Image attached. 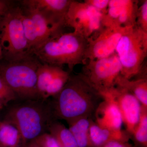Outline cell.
I'll list each match as a JSON object with an SVG mask.
<instances>
[{
  "label": "cell",
  "mask_w": 147,
  "mask_h": 147,
  "mask_svg": "<svg viewBox=\"0 0 147 147\" xmlns=\"http://www.w3.org/2000/svg\"><path fill=\"white\" fill-rule=\"evenodd\" d=\"M16 98L15 93L7 84L0 77V105L4 107L8 102Z\"/></svg>",
  "instance_id": "cell-22"
},
{
  "label": "cell",
  "mask_w": 147,
  "mask_h": 147,
  "mask_svg": "<svg viewBox=\"0 0 147 147\" xmlns=\"http://www.w3.org/2000/svg\"><path fill=\"white\" fill-rule=\"evenodd\" d=\"M2 55L1 50V47H0V59H1Z\"/></svg>",
  "instance_id": "cell-28"
},
{
  "label": "cell",
  "mask_w": 147,
  "mask_h": 147,
  "mask_svg": "<svg viewBox=\"0 0 147 147\" xmlns=\"http://www.w3.org/2000/svg\"><path fill=\"white\" fill-rule=\"evenodd\" d=\"M89 137L92 147H100L111 141L128 142L130 139L127 133L118 134L98 125L92 120L89 130Z\"/></svg>",
  "instance_id": "cell-17"
},
{
  "label": "cell",
  "mask_w": 147,
  "mask_h": 147,
  "mask_svg": "<svg viewBox=\"0 0 147 147\" xmlns=\"http://www.w3.org/2000/svg\"><path fill=\"white\" fill-rule=\"evenodd\" d=\"M56 120L51 101L37 99L25 100L11 106L4 121L17 127L23 140L33 141L47 132Z\"/></svg>",
  "instance_id": "cell-2"
},
{
  "label": "cell",
  "mask_w": 147,
  "mask_h": 147,
  "mask_svg": "<svg viewBox=\"0 0 147 147\" xmlns=\"http://www.w3.org/2000/svg\"><path fill=\"white\" fill-rule=\"evenodd\" d=\"M119 86L131 92L137 98L142 106L147 108V72L142 74L130 79L120 75L116 82Z\"/></svg>",
  "instance_id": "cell-16"
},
{
  "label": "cell",
  "mask_w": 147,
  "mask_h": 147,
  "mask_svg": "<svg viewBox=\"0 0 147 147\" xmlns=\"http://www.w3.org/2000/svg\"><path fill=\"white\" fill-rule=\"evenodd\" d=\"M103 15L85 2L72 1L65 16V26L88 41L104 28Z\"/></svg>",
  "instance_id": "cell-8"
},
{
  "label": "cell",
  "mask_w": 147,
  "mask_h": 147,
  "mask_svg": "<svg viewBox=\"0 0 147 147\" xmlns=\"http://www.w3.org/2000/svg\"><path fill=\"white\" fill-rule=\"evenodd\" d=\"M110 0H85V3L91 6L103 16L106 14Z\"/></svg>",
  "instance_id": "cell-25"
},
{
  "label": "cell",
  "mask_w": 147,
  "mask_h": 147,
  "mask_svg": "<svg viewBox=\"0 0 147 147\" xmlns=\"http://www.w3.org/2000/svg\"><path fill=\"white\" fill-rule=\"evenodd\" d=\"M3 108V107L2 106H1V105H0V110H1V109H2Z\"/></svg>",
  "instance_id": "cell-29"
},
{
  "label": "cell",
  "mask_w": 147,
  "mask_h": 147,
  "mask_svg": "<svg viewBox=\"0 0 147 147\" xmlns=\"http://www.w3.org/2000/svg\"><path fill=\"white\" fill-rule=\"evenodd\" d=\"M48 131L56 139L61 147H79L69 128L57 120L50 125Z\"/></svg>",
  "instance_id": "cell-19"
},
{
  "label": "cell",
  "mask_w": 147,
  "mask_h": 147,
  "mask_svg": "<svg viewBox=\"0 0 147 147\" xmlns=\"http://www.w3.org/2000/svg\"><path fill=\"white\" fill-rule=\"evenodd\" d=\"M139 2L135 0H110L107 13L103 17L104 27L136 26Z\"/></svg>",
  "instance_id": "cell-13"
},
{
  "label": "cell",
  "mask_w": 147,
  "mask_h": 147,
  "mask_svg": "<svg viewBox=\"0 0 147 147\" xmlns=\"http://www.w3.org/2000/svg\"><path fill=\"white\" fill-rule=\"evenodd\" d=\"M22 139L15 125L5 121L0 122V145L2 147H16Z\"/></svg>",
  "instance_id": "cell-20"
},
{
  "label": "cell",
  "mask_w": 147,
  "mask_h": 147,
  "mask_svg": "<svg viewBox=\"0 0 147 147\" xmlns=\"http://www.w3.org/2000/svg\"><path fill=\"white\" fill-rule=\"evenodd\" d=\"M40 62L34 55L19 59H0V77L16 95L24 100L40 99L37 87L38 68Z\"/></svg>",
  "instance_id": "cell-4"
},
{
  "label": "cell",
  "mask_w": 147,
  "mask_h": 147,
  "mask_svg": "<svg viewBox=\"0 0 147 147\" xmlns=\"http://www.w3.org/2000/svg\"><path fill=\"white\" fill-rule=\"evenodd\" d=\"M130 139L136 147H147V108L142 106L140 121Z\"/></svg>",
  "instance_id": "cell-21"
},
{
  "label": "cell",
  "mask_w": 147,
  "mask_h": 147,
  "mask_svg": "<svg viewBox=\"0 0 147 147\" xmlns=\"http://www.w3.org/2000/svg\"><path fill=\"white\" fill-rule=\"evenodd\" d=\"M13 1L6 0H0V13L5 11L9 7Z\"/></svg>",
  "instance_id": "cell-27"
},
{
  "label": "cell",
  "mask_w": 147,
  "mask_h": 147,
  "mask_svg": "<svg viewBox=\"0 0 147 147\" xmlns=\"http://www.w3.org/2000/svg\"><path fill=\"white\" fill-rule=\"evenodd\" d=\"M88 40L74 31L61 33L46 40L33 52L42 63L62 67L67 65L70 71L77 65L85 64Z\"/></svg>",
  "instance_id": "cell-3"
},
{
  "label": "cell",
  "mask_w": 147,
  "mask_h": 147,
  "mask_svg": "<svg viewBox=\"0 0 147 147\" xmlns=\"http://www.w3.org/2000/svg\"><path fill=\"white\" fill-rule=\"evenodd\" d=\"M121 66L115 53L107 57L89 60L83 66L81 74L102 96L115 86L121 75Z\"/></svg>",
  "instance_id": "cell-7"
},
{
  "label": "cell",
  "mask_w": 147,
  "mask_h": 147,
  "mask_svg": "<svg viewBox=\"0 0 147 147\" xmlns=\"http://www.w3.org/2000/svg\"><path fill=\"white\" fill-rule=\"evenodd\" d=\"M34 141L41 147H61L56 139L49 132L41 134Z\"/></svg>",
  "instance_id": "cell-24"
},
{
  "label": "cell",
  "mask_w": 147,
  "mask_h": 147,
  "mask_svg": "<svg viewBox=\"0 0 147 147\" xmlns=\"http://www.w3.org/2000/svg\"><path fill=\"white\" fill-rule=\"evenodd\" d=\"M92 119L81 118L68 123L69 129L73 134L79 147H92L89 137Z\"/></svg>",
  "instance_id": "cell-18"
},
{
  "label": "cell",
  "mask_w": 147,
  "mask_h": 147,
  "mask_svg": "<svg viewBox=\"0 0 147 147\" xmlns=\"http://www.w3.org/2000/svg\"><path fill=\"white\" fill-rule=\"evenodd\" d=\"M18 2L24 34L32 55L47 40L63 32V29L54 26L36 10Z\"/></svg>",
  "instance_id": "cell-9"
},
{
  "label": "cell",
  "mask_w": 147,
  "mask_h": 147,
  "mask_svg": "<svg viewBox=\"0 0 147 147\" xmlns=\"http://www.w3.org/2000/svg\"><path fill=\"white\" fill-rule=\"evenodd\" d=\"M70 74L62 67L40 63L37 73L40 98L47 99L58 94L66 84Z\"/></svg>",
  "instance_id": "cell-11"
},
{
  "label": "cell",
  "mask_w": 147,
  "mask_h": 147,
  "mask_svg": "<svg viewBox=\"0 0 147 147\" xmlns=\"http://www.w3.org/2000/svg\"><path fill=\"white\" fill-rule=\"evenodd\" d=\"M100 147H136L129 144L128 142L119 141H111Z\"/></svg>",
  "instance_id": "cell-26"
},
{
  "label": "cell",
  "mask_w": 147,
  "mask_h": 147,
  "mask_svg": "<svg viewBox=\"0 0 147 147\" xmlns=\"http://www.w3.org/2000/svg\"><path fill=\"white\" fill-rule=\"evenodd\" d=\"M53 97L51 102L56 119L68 124L81 118L94 120L98 108L104 100L81 73L70 74L62 89Z\"/></svg>",
  "instance_id": "cell-1"
},
{
  "label": "cell",
  "mask_w": 147,
  "mask_h": 147,
  "mask_svg": "<svg viewBox=\"0 0 147 147\" xmlns=\"http://www.w3.org/2000/svg\"><path fill=\"white\" fill-rule=\"evenodd\" d=\"M22 5L38 11L54 26L63 28L72 0H23Z\"/></svg>",
  "instance_id": "cell-14"
},
{
  "label": "cell",
  "mask_w": 147,
  "mask_h": 147,
  "mask_svg": "<svg viewBox=\"0 0 147 147\" xmlns=\"http://www.w3.org/2000/svg\"><path fill=\"white\" fill-rule=\"evenodd\" d=\"M130 28L104 27L94 38L88 41L85 54L86 62L87 60L106 58L114 54L121 38Z\"/></svg>",
  "instance_id": "cell-10"
},
{
  "label": "cell",
  "mask_w": 147,
  "mask_h": 147,
  "mask_svg": "<svg viewBox=\"0 0 147 147\" xmlns=\"http://www.w3.org/2000/svg\"><path fill=\"white\" fill-rule=\"evenodd\" d=\"M136 25L147 32V1H141L137 11Z\"/></svg>",
  "instance_id": "cell-23"
},
{
  "label": "cell",
  "mask_w": 147,
  "mask_h": 147,
  "mask_svg": "<svg viewBox=\"0 0 147 147\" xmlns=\"http://www.w3.org/2000/svg\"><path fill=\"white\" fill-rule=\"evenodd\" d=\"M104 100L98 108L94 121L100 126L118 134H124L122 130L123 124L122 115L115 100L109 94L103 96Z\"/></svg>",
  "instance_id": "cell-15"
},
{
  "label": "cell",
  "mask_w": 147,
  "mask_h": 147,
  "mask_svg": "<svg viewBox=\"0 0 147 147\" xmlns=\"http://www.w3.org/2000/svg\"><path fill=\"white\" fill-rule=\"evenodd\" d=\"M108 94L118 106L126 127L125 131L130 138L140 121L141 103L131 92L119 86H116Z\"/></svg>",
  "instance_id": "cell-12"
},
{
  "label": "cell",
  "mask_w": 147,
  "mask_h": 147,
  "mask_svg": "<svg viewBox=\"0 0 147 147\" xmlns=\"http://www.w3.org/2000/svg\"><path fill=\"white\" fill-rule=\"evenodd\" d=\"M0 47L1 59L7 61L32 55L24 34L20 7L15 2L0 13Z\"/></svg>",
  "instance_id": "cell-5"
},
{
  "label": "cell",
  "mask_w": 147,
  "mask_h": 147,
  "mask_svg": "<svg viewBox=\"0 0 147 147\" xmlns=\"http://www.w3.org/2000/svg\"><path fill=\"white\" fill-rule=\"evenodd\" d=\"M115 53L121 66V76L127 79L137 76L146 67L147 32L137 25L129 29L121 38Z\"/></svg>",
  "instance_id": "cell-6"
}]
</instances>
